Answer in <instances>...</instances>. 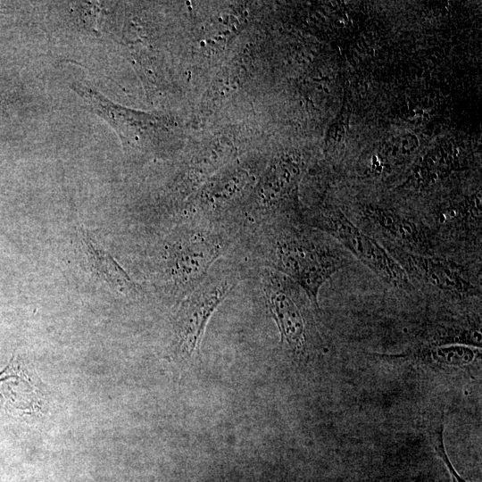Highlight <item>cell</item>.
Masks as SVG:
<instances>
[{"label":"cell","mask_w":482,"mask_h":482,"mask_svg":"<svg viewBox=\"0 0 482 482\" xmlns=\"http://www.w3.org/2000/svg\"><path fill=\"white\" fill-rule=\"evenodd\" d=\"M274 253L276 270L298 283L316 307L322 285L345 265L336 251L300 234L279 237Z\"/></svg>","instance_id":"1"},{"label":"cell","mask_w":482,"mask_h":482,"mask_svg":"<svg viewBox=\"0 0 482 482\" xmlns=\"http://www.w3.org/2000/svg\"><path fill=\"white\" fill-rule=\"evenodd\" d=\"M326 231L337 239L382 280L394 287L412 288L403 268L371 237L363 233L343 212L337 211L322 219Z\"/></svg>","instance_id":"2"},{"label":"cell","mask_w":482,"mask_h":482,"mask_svg":"<svg viewBox=\"0 0 482 482\" xmlns=\"http://www.w3.org/2000/svg\"><path fill=\"white\" fill-rule=\"evenodd\" d=\"M233 287L227 278L201 283L182 302L176 318L177 345L181 354L190 357L199 348L208 320Z\"/></svg>","instance_id":"3"},{"label":"cell","mask_w":482,"mask_h":482,"mask_svg":"<svg viewBox=\"0 0 482 482\" xmlns=\"http://www.w3.org/2000/svg\"><path fill=\"white\" fill-rule=\"evenodd\" d=\"M220 253V245L216 240L203 235H190L174 250L172 276L190 293L201 284Z\"/></svg>","instance_id":"4"},{"label":"cell","mask_w":482,"mask_h":482,"mask_svg":"<svg viewBox=\"0 0 482 482\" xmlns=\"http://www.w3.org/2000/svg\"><path fill=\"white\" fill-rule=\"evenodd\" d=\"M263 288L268 308L278 326L281 340L295 352L301 353L305 343V328L298 306L275 273H266Z\"/></svg>","instance_id":"5"},{"label":"cell","mask_w":482,"mask_h":482,"mask_svg":"<svg viewBox=\"0 0 482 482\" xmlns=\"http://www.w3.org/2000/svg\"><path fill=\"white\" fill-rule=\"evenodd\" d=\"M409 270L433 287L457 295L472 294L474 286L457 264L444 259L404 253Z\"/></svg>","instance_id":"6"},{"label":"cell","mask_w":482,"mask_h":482,"mask_svg":"<svg viewBox=\"0 0 482 482\" xmlns=\"http://www.w3.org/2000/svg\"><path fill=\"white\" fill-rule=\"evenodd\" d=\"M366 216L395 238L413 246H423L427 240L421 228L411 220L388 209L370 207Z\"/></svg>","instance_id":"7"},{"label":"cell","mask_w":482,"mask_h":482,"mask_svg":"<svg viewBox=\"0 0 482 482\" xmlns=\"http://www.w3.org/2000/svg\"><path fill=\"white\" fill-rule=\"evenodd\" d=\"M429 355L436 363L452 367H462L472 363L476 360L478 351L463 345H450L432 349Z\"/></svg>","instance_id":"8"},{"label":"cell","mask_w":482,"mask_h":482,"mask_svg":"<svg viewBox=\"0 0 482 482\" xmlns=\"http://www.w3.org/2000/svg\"><path fill=\"white\" fill-rule=\"evenodd\" d=\"M443 432H444V423L441 422L439 427L435 430V432L431 435V444L433 445V448L436 452V453L438 455V457L444 461L445 464L451 477L453 479V482H468L465 479H463L454 470L453 467L450 460L448 459L447 453L445 452V448L444 445V437H443Z\"/></svg>","instance_id":"9"}]
</instances>
